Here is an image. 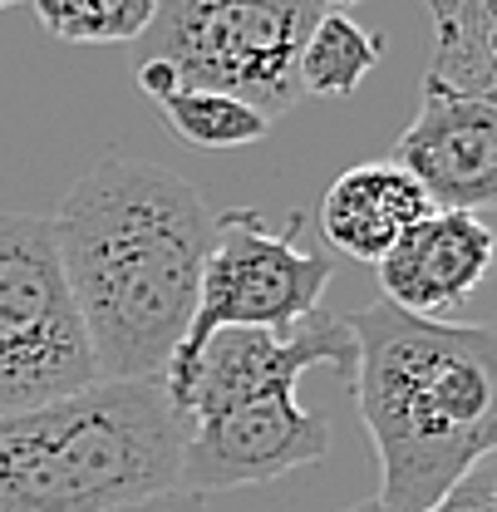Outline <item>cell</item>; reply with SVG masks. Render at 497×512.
I'll return each mask as SVG.
<instances>
[{"label":"cell","instance_id":"cell-2","mask_svg":"<svg viewBox=\"0 0 497 512\" xmlns=\"http://www.w3.org/2000/svg\"><path fill=\"white\" fill-rule=\"evenodd\" d=\"M355 399L379 458V508H438L497 444V335L404 316L374 301L350 316Z\"/></svg>","mask_w":497,"mask_h":512},{"label":"cell","instance_id":"cell-4","mask_svg":"<svg viewBox=\"0 0 497 512\" xmlns=\"http://www.w3.org/2000/svg\"><path fill=\"white\" fill-rule=\"evenodd\" d=\"M320 15V0H158L133 60H163L187 89L276 119L301 99V50Z\"/></svg>","mask_w":497,"mask_h":512},{"label":"cell","instance_id":"cell-16","mask_svg":"<svg viewBox=\"0 0 497 512\" xmlns=\"http://www.w3.org/2000/svg\"><path fill=\"white\" fill-rule=\"evenodd\" d=\"M345 512H384V508H379V503H355V508H345ZM429 512H497V468H493V458L473 463L468 478H463V483Z\"/></svg>","mask_w":497,"mask_h":512},{"label":"cell","instance_id":"cell-3","mask_svg":"<svg viewBox=\"0 0 497 512\" xmlns=\"http://www.w3.org/2000/svg\"><path fill=\"white\" fill-rule=\"evenodd\" d=\"M183 419L163 380H94L0 414V512H114L178 488Z\"/></svg>","mask_w":497,"mask_h":512},{"label":"cell","instance_id":"cell-10","mask_svg":"<svg viewBox=\"0 0 497 512\" xmlns=\"http://www.w3.org/2000/svg\"><path fill=\"white\" fill-rule=\"evenodd\" d=\"M493 266V227L473 212H429L374 261L379 301L434 320L458 311Z\"/></svg>","mask_w":497,"mask_h":512},{"label":"cell","instance_id":"cell-17","mask_svg":"<svg viewBox=\"0 0 497 512\" xmlns=\"http://www.w3.org/2000/svg\"><path fill=\"white\" fill-rule=\"evenodd\" d=\"M114 512H212L207 498L187 493V488H168L158 498H143V503H128V508H114Z\"/></svg>","mask_w":497,"mask_h":512},{"label":"cell","instance_id":"cell-12","mask_svg":"<svg viewBox=\"0 0 497 512\" xmlns=\"http://www.w3.org/2000/svg\"><path fill=\"white\" fill-rule=\"evenodd\" d=\"M438 30V50L429 79L453 89V94H473V99H493V0H429Z\"/></svg>","mask_w":497,"mask_h":512},{"label":"cell","instance_id":"cell-13","mask_svg":"<svg viewBox=\"0 0 497 512\" xmlns=\"http://www.w3.org/2000/svg\"><path fill=\"white\" fill-rule=\"evenodd\" d=\"M379 55H384V40L374 30L350 20L345 10H325L301 50V94L350 99L365 84V74L379 64Z\"/></svg>","mask_w":497,"mask_h":512},{"label":"cell","instance_id":"cell-6","mask_svg":"<svg viewBox=\"0 0 497 512\" xmlns=\"http://www.w3.org/2000/svg\"><path fill=\"white\" fill-rule=\"evenodd\" d=\"M301 227L306 217H291V232L281 237L251 207L217 212V242L202 266L197 311L168 365L187 360L212 330H291L296 320L320 311L330 256L296 242Z\"/></svg>","mask_w":497,"mask_h":512},{"label":"cell","instance_id":"cell-1","mask_svg":"<svg viewBox=\"0 0 497 512\" xmlns=\"http://www.w3.org/2000/svg\"><path fill=\"white\" fill-rule=\"evenodd\" d=\"M50 222L99 380H163L217 242L207 197L163 163L114 153L69 188Z\"/></svg>","mask_w":497,"mask_h":512},{"label":"cell","instance_id":"cell-18","mask_svg":"<svg viewBox=\"0 0 497 512\" xmlns=\"http://www.w3.org/2000/svg\"><path fill=\"white\" fill-rule=\"evenodd\" d=\"M10 5H25V0H0V10H10Z\"/></svg>","mask_w":497,"mask_h":512},{"label":"cell","instance_id":"cell-9","mask_svg":"<svg viewBox=\"0 0 497 512\" xmlns=\"http://www.w3.org/2000/svg\"><path fill=\"white\" fill-rule=\"evenodd\" d=\"M389 163L419 183L434 212L478 217L497 197V104L424 79V104Z\"/></svg>","mask_w":497,"mask_h":512},{"label":"cell","instance_id":"cell-14","mask_svg":"<svg viewBox=\"0 0 497 512\" xmlns=\"http://www.w3.org/2000/svg\"><path fill=\"white\" fill-rule=\"evenodd\" d=\"M163 109L168 128L187 138L192 148H247V143H261L271 133V119H261L256 109L227 99V94H212V89H168L163 99H153Z\"/></svg>","mask_w":497,"mask_h":512},{"label":"cell","instance_id":"cell-8","mask_svg":"<svg viewBox=\"0 0 497 512\" xmlns=\"http://www.w3.org/2000/svg\"><path fill=\"white\" fill-rule=\"evenodd\" d=\"M330 448V424L306 409L296 394H266L232 414L192 424L183 434L178 488L207 498L227 488L276 483L296 468H311Z\"/></svg>","mask_w":497,"mask_h":512},{"label":"cell","instance_id":"cell-15","mask_svg":"<svg viewBox=\"0 0 497 512\" xmlns=\"http://www.w3.org/2000/svg\"><path fill=\"white\" fill-rule=\"evenodd\" d=\"M40 25L64 45H133L158 0H30Z\"/></svg>","mask_w":497,"mask_h":512},{"label":"cell","instance_id":"cell-7","mask_svg":"<svg viewBox=\"0 0 497 512\" xmlns=\"http://www.w3.org/2000/svg\"><path fill=\"white\" fill-rule=\"evenodd\" d=\"M315 365L355 370V335L345 316L311 311L291 330H212L187 360L168 365L163 389L183 419V429L232 414L266 394H296Z\"/></svg>","mask_w":497,"mask_h":512},{"label":"cell","instance_id":"cell-11","mask_svg":"<svg viewBox=\"0 0 497 512\" xmlns=\"http://www.w3.org/2000/svg\"><path fill=\"white\" fill-rule=\"evenodd\" d=\"M429 212H434L429 197L419 192V183L404 168H394V163H360V168H345L330 183L325 202H320V227H325L330 247H340L345 256L374 266Z\"/></svg>","mask_w":497,"mask_h":512},{"label":"cell","instance_id":"cell-5","mask_svg":"<svg viewBox=\"0 0 497 512\" xmlns=\"http://www.w3.org/2000/svg\"><path fill=\"white\" fill-rule=\"evenodd\" d=\"M94 380L99 365L55 252V222L0 212V414L64 399Z\"/></svg>","mask_w":497,"mask_h":512}]
</instances>
